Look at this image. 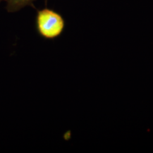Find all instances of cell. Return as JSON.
Returning a JSON list of instances; mask_svg holds the SVG:
<instances>
[{"label":"cell","instance_id":"7a4b0ae2","mask_svg":"<svg viewBox=\"0 0 153 153\" xmlns=\"http://www.w3.org/2000/svg\"><path fill=\"white\" fill-rule=\"evenodd\" d=\"M6 2V10L9 13L19 11L27 5H33L35 0H5Z\"/></svg>","mask_w":153,"mask_h":153},{"label":"cell","instance_id":"3957f363","mask_svg":"<svg viewBox=\"0 0 153 153\" xmlns=\"http://www.w3.org/2000/svg\"><path fill=\"white\" fill-rule=\"evenodd\" d=\"M5 1V0H0V3H1V1Z\"/></svg>","mask_w":153,"mask_h":153},{"label":"cell","instance_id":"6da1fadb","mask_svg":"<svg viewBox=\"0 0 153 153\" xmlns=\"http://www.w3.org/2000/svg\"><path fill=\"white\" fill-rule=\"evenodd\" d=\"M36 25L40 36L45 39L53 40L63 33L65 22L60 14L46 8L38 11Z\"/></svg>","mask_w":153,"mask_h":153}]
</instances>
